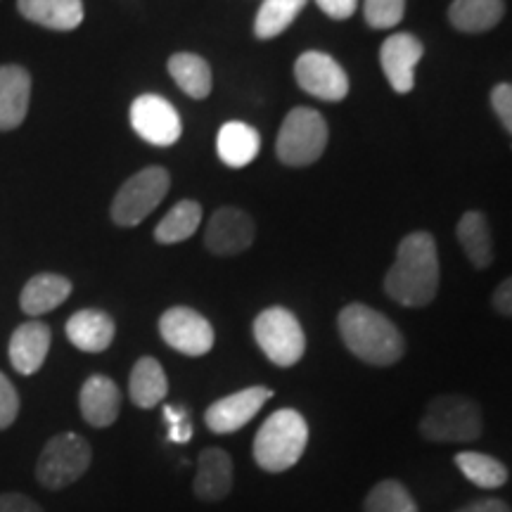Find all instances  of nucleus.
<instances>
[{
  "mask_svg": "<svg viewBox=\"0 0 512 512\" xmlns=\"http://www.w3.org/2000/svg\"><path fill=\"white\" fill-rule=\"evenodd\" d=\"M384 290L396 304L411 309L432 304L439 290V254L430 233H411L399 242Z\"/></svg>",
  "mask_w": 512,
  "mask_h": 512,
  "instance_id": "1",
  "label": "nucleus"
},
{
  "mask_svg": "<svg viewBox=\"0 0 512 512\" xmlns=\"http://www.w3.org/2000/svg\"><path fill=\"white\" fill-rule=\"evenodd\" d=\"M339 335L347 349L368 366H394L403 358L406 342L399 328L366 304H349L339 311Z\"/></svg>",
  "mask_w": 512,
  "mask_h": 512,
  "instance_id": "2",
  "label": "nucleus"
},
{
  "mask_svg": "<svg viewBox=\"0 0 512 512\" xmlns=\"http://www.w3.org/2000/svg\"><path fill=\"white\" fill-rule=\"evenodd\" d=\"M309 444V425L294 408H280L268 418L254 437V460L264 472L278 475L299 463Z\"/></svg>",
  "mask_w": 512,
  "mask_h": 512,
  "instance_id": "3",
  "label": "nucleus"
},
{
  "mask_svg": "<svg viewBox=\"0 0 512 512\" xmlns=\"http://www.w3.org/2000/svg\"><path fill=\"white\" fill-rule=\"evenodd\" d=\"M482 411L470 396L441 394L420 420V434L437 444H470L482 437Z\"/></svg>",
  "mask_w": 512,
  "mask_h": 512,
  "instance_id": "4",
  "label": "nucleus"
},
{
  "mask_svg": "<svg viewBox=\"0 0 512 512\" xmlns=\"http://www.w3.org/2000/svg\"><path fill=\"white\" fill-rule=\"evenodd\" d=\"M93 463V448L81 434L62 432L48 439L36 460V479L48 491H62L86 475Z\"/></svg>",
  "mask_w": 512,
  "mask_h": 512,
  "instance_id": "5",
  "label": "nucleus"
},
{
  "mask_svg": "<svg viewBox=\"0 0 512 512\" xmlns=\"http://www.w3.org/2000/svg\"><path fill=\"white\" fill-rule=\"evenodd\" d=\"M328 138L330 131L323 114L311 107H294L280 126L275 152L287 166H309L323 155Z\"/></svg>",
  "mask_w": 512,
  "mask_h": 512,
  "instance_id": "6",
  "label": "nucleus"
},
{
  "mask_svg": "<svg viewBox=\"0 0 512 512\" xmlns=\"http://www.w3.org/2000/svg\"><path fill=\"white\" fill-rule=\"evenodd\" d=\"M254 339L275 366L290 368L302 361L306 337L297 316L283 306H271L254 320Z\"/></svg>",
  "mask_w": 512,
  "mask_h": 512,
  "instance_id": "7",
  "label": "nucleus"
},
{
  "mask_svg": "<svg viewBox=\"0 0 512 512\" xmlns=\"http://www.w3.org/2000/svg\"><path fill=\"white\" fill-rule=\"evenodd\" d=\"M171 178L162 166L138 171L121 185L112 202V221L121 228H133L143 223L155 211L169 192Z\"/></svg>",
  "mask_w": 512,
  "mask_h": 512,
  "instance_id": "8",
  "label": "nucleus"
},
{
  "mask_svg": "<svg viewBox=\"0 0 512 512\" xmlns=\"http://www.w3.org/2000/svg\"><path fill=\"white\" fill-rule=\"evenodd\" d=\"M159 335L171 349L183 356H204L214 349V328L202 313L188 306H174L159 318Z\"/></svg>",
  "mask_w": 512,
  "mask_h": 512,
  "instance_id": "9",
  "label": "nucleus"
},
{
  "mask_svg": "<svg viewBox=\"0 0 512 512\" xmlns=\"http://www.w3.org/2000/svg\"><path fill=\"white\" fill-rule=\"evenodd\" d=\"M294 79L304 93L325 102H339L349 95V76L335 57L309 50L294 64Z\"/></svg>",
  "mask_w": 512,
  "mask_h": 512,
  "instance_id": "10",
  "label": "nucleus"
},
{
  "mask_svg": "<svg viewBox=\"0 0 512 512\" xmlns=\"http://www.w3.org/2000/svg\"><path fill=\"white\" fill-rule=\"evenodd\" d=\"M131 126L145 143L169 147L181 138L183 126L176 107L162 95H140L131 105Z\"/></svg>",
  "mask_w": 512,
  "mask_h": 512,
  "instance_id": "11",
  "label": "nucleus"
},
{
  "mask_svg": "<svg viewBox=\"0 0 512 512\" xmlns=\"http://www.w3.org/2000/svg\"><path fill=\"white\" fill-rule=\"evenodd\" d=\"M271 396L273 392L268 387L240 389V392L211 403L204 413V422L214 434H233L242 430L247 422H252L254 415L271 401Z\"/></svg>",
  "mask_w": 512,
  "mask_h": 512,
  "instance_id": "12",
  "label": "nucleus"
},
{
  "mask_svg": "<svg viewBox=\"0 0 512 512\" xmlns=\"http://www.w3.org/2000/svg\"><path fill=\"white\" fill-rule=\"evenodd\" d=\"M254 221L242 209L221 207L214 211L204 233V245L216 256H233L245 252L254 242Z\"/></svg>",
  "mask_w": 512,
  "mask_h": 512,
  "instance_id": "13",
  "label": "nucleus"
},
{
  "mask_svg": "<svg viewBox=\"0 0 512 512\" xmlns=\"http://www.w3.org/2000/svg\"><path fill=\"white\" fill-rule=\"evenodd\" d=\"M425 55V48L413 34H392L380 48L384 76L396 93L406 95L415 86V67Z\"/></svg>",
  "mask_w": 512,
  "mask_h": 512,
  "instance_id": "14",
  "label": "nucleus"
},
{
  "mask_svg": "<svg viewBox=\"0 0 512 512\" xmlns=\"http://www.w3.org/2000/svg\"><path fill=\"white\" fill-rule=\"evenodd\" d=\"M79 408L83 420L91 427L105 430L117 422L121 413V392L117 382L107 375H91L79 392Z\"/></svg>",
  "mask_w": 512,
  "mask_h": 512,
  "instance_id": "15",
  "label": "nucleus"
},
{
  "mask_svg": "<svg viewBox=\"0 0 512 512\" xmlns=\"http://www.w3.org/2000/svg\"><path fill=\"white\" fill-rule=\"evenodd\" d=\"M233 460L223 448H204L197 458L192 491L204 503H219L233 491Z\"/></svg>",
  "mask_w": 512,
  "mask_h": 512,
  "instance_id": "16",
  "label": "nucleus"
},
{
  "mask_svg": "<svg viewBox=\"0 0 512 512\" xmlns=\"http://www.w3.org/2000/svg\"><path fill=\"white\" fill-rule=\"evenodd\" d=\"M50 328L41 320H29L12 332L8 356L19 375H34L46 363L50 351Z\"/></svg>",
  "mask_w": 512,
  "mask_h": 512,
  "instance_id": "17",
  "label": "nucleus"
},
{
  "mask_svg": "<svg viewBox=\"0 0 512 512\" xmlns=\"http://www.w3.org/2000/svg\"><path fill=\"white\" fill-rule=\"evenodd\" d=\"M31 76L19 64L0 67V131L22 126L29 112Z\"/></svg>",
  "mask_w": 512,
  "mask_h": 512,
  "instance_id": "18",
  "label": "nucleus"
},
{
  "mask_svg": "<svg viewBox=\"0 0 512 512\" xmlns=\"http://www.w3.org/2000/svg\"><path fill=\"white\" fill-rule=\"evenodd\" d=\"M67 339L76 349L86 351V354H100V351L110 349L117 335V325L110 313L100 309H83L76 311L67 320Z\"/></svg>",
  "mask_w": 512,
  "mask_h": 512,
  "instance_id": "19",
  "label": "nucleus"
},
{
  "mask_svg": "<svg viewBox=\"0 0 512 512\" xmlns=\"http://www.w3.org/2000/svg\"><path fill=\"white\" fill-rule=\"evenodd\" d=\"M69 294H72V283L64 275L38 273L24 285L19 294V306L27 316H43L67 302Z\"/></svg>",
  "mask_w": 512,
  "mask_h": 512,
  "instance_id": "20",
  "label": "nucleus"
},
{
  "mask_svg": "<svg viewBox=\"0 0 512 512\" xmlns=\"http://www.w3.org/2000/svg\"><path fill=\"white\" fill-rule=\"evenodd\" d=\"M19 15L53 31H74L83 22L81 0H17Z\"/></svg>",
  "mask_w": 512,
  "mask_h": 512,
  "instance_id": "21",
  "label": "nucleus"
},
{
  "mask_svg": "<svg viewBox=\"0 0 512 512\" xmlns=\"http://www.w3.org/2000/svg\"><path fill=\"white\" fill-rule=\"evenodd\" d=\"M259 147V133L249 124H242V121L223 124L219 138H216V152H219L221 162L230 169H242V166L252 164L259 155Z\"/></svg>",
  "mask_w": 512,
  "mask_h": 512,
  "instance_id": "22",
  "label": "nucleus"
},
{
  "mask_svg": "<svg viewBox=\"0 0 512 512\" xmlns=\"http://www.w3.org/2000/svg\"><path fill=\"white\" fill-rule=\"evenodd\" d=\"M166 394H169V380H166L162 363L152 356L138 358V363L131 370V377H128L131 401L147 411V408H155L157 403H162Z\"/></svg>",
  "mask_w": 512,
  "mask_h": 512,
  "instance_id": "23",
  "label": "nucleus"
},
{
  "mask_svg": "<svg viewBox=\"0 0 512 512\" xmlns=\"http://www.w3.org/2000/svg\"><path fill=\"white\" fill-rule=\"evenodd\" d=\"M505 15L503 0H453L448 19L465 34H484L494 29Z\"/></svg>",
  "mask_w": 512,
  "mask_h": 512,
  "instance_id": "24",
  "label": "nucleus"
},
{
  "mask_svg": "<svg viewBox=\"0 0 512 512\" xmlns=\"http://www.w3.org/2000/svg\"><path fill=\"white\" fill-rule=\"evenodd\" d=\"M458 242L475 268H486L494 261V242H491L489 221L482 211H467L458 221Z\"/></svg>",
  "mask_w": 512,
  "mask_h": 512,
  "instance_id": "25",
  "label": "nucleus"
},
{
  "mask_svg": "<svg viewBox=\"0 0 512 512\" xmlns=\"http://www.w3.org/2000/svg\"><path fill=\"white\" fill-rule=\"evenodd\" d=\"M169 74L185 95L204 100L211 93V69L204 57L195 53H176L169 60Z\"/></svg>",
  "mask_w": 512,
  "mask_h": 512,
  "instance_id": "26",
  "label": "nucleus"
},
{
  "mask_svg": "<svg viewBox=\"0 0 512 512\" xmlns=\"http://www.w3.org/2000/svg\"><path fill=\"white\" fill-rule=\"evenodd\" d=\"M202 221V207L195 200H181L155 228V240L162 245H178L195 235Z\"/></svg>",
  "mask_w": 512,
  "mask_h": 512,
  "instance_id": "27",
  "label": "nucleus"
},
{
  "mask_svg": "<svg viewBox=\"0 0 512 512\" xmlns=\"http://www.w3.org/2000/svg\"><path fill=\"white\" fill-rule=\"evenodd\" d=\"M306 0H264L254 19V34L261 41L275 38L290 29V24L304 10Z\"/></svg>",
  "mask_w": 512,
  "mask_h": 512,
  "instance_id": "28",
  "label": "nucleus"
},
{
  "mask_svg": "<svg viewBox=\"0 0 512 512\" xmlns=\"http://www.w3.org/2000/svg\"><path fill=\"white\" fill-rule=\"evenodd\" d=\"M456 465L463 475L479 489H501L508 482V467L494 456L477 451H463L456 456Z\"/></svg>",
  "mask_w": 512,
  "mask_h": 512,
  "instance_id": "29",
  "label": "nucleus"
},
{
  "mask_svg": "<svg viewBox=\"0 0 512 512\" xmlns=\"http://www.w3.org/2000/svg\"><path fill=\"white\" fill-rule=\"evenodd\" d=\"M363 512H418V503L396 479H382L368 491Z\"/></svg>",
  "mask_w": 512,
  "mask_h": 512,
  "instance_id": "30",
  "label": "nucleus"
},
{
  "mask_svg": "<svg viewBox=\"0 0 512 512\" xmlns=\"http://www.w3.org/2000/svg\"><path fill=\"white\" fill-rule=\"evenodd\" d=\"M363 15L373 29H394L406 15V0H366Z\"/></svg>",
  "mask_w": 512,
  "mask_h": 512,
  "instance_id": "31",
  "label": "nucleus"
},
{
  "mask_svg": "<svg viewBox=\"0 0 512 512\" xmlns=\"http://www.w3.org/2000/svg\"><path fill=\"white\" fill-rule=\"evenodd\" d=\"M19 408H22V401H19L15 384L0 373V430H8L12 422L17 420Z\"/></svg>",
  "mask_w": 512,
  "mask_h": 512,
  "instance_id": "32",
  "label": "nucleus"
},
{
  "mask_svg": "<svg viewBox=\"0 0 512 512\" xmlns=\"http://www.w3.org/2000/svg\"><path fill=\"white\" fill-rule=\"evenodd\" d=\"M491 107H494L496 117L501 119L505 131L512 136V83H498L491 91Z\"/></svg>",
  "mask_w": 512,
  "mask_h": 512,
  "instance_id": "33",
  "label": "nucleus"
},
{
  "mask_svg": "<svg viewBox=\"0 0 512 512\" xmlns=\"http://www.w3.org/2000/svg\"><path fill=\"white\" fill-rule=\"evenodd\" d=\"M164 415L171 425V432H169L171 439L178 441V444H183V441H188L192 437V425H190L188 413H185V408L166 406Z\"/></svg>",
  "mask_w": 512,
  "mask_h": 512,
  "instance_id": "34",
  "label": "nucleus"
},
{
  "mask_svg": "<svg viewBox=\"0 0 512 512\" xmlns=\"http://www.w3.org/2000/svg\"><path fill=\"white\" fill-rule=\"evenodd\" d=\"M0 512H46L36 501L29 496L17 494V491H8L0 494Z\"/></svg>",
  "mask_w": 512,
  "mask_h": 512,
  "instance_id": "35",
  "label": "nucleus"
},
{
  "mask_svg": "<svg viewBox=\"0 0 512 512\" xmlns=\"http://www.w3.org/2000/svg\"><path fill=\"white\" fill-rule=\"evenodd\" d=\"M316 3L332 19H349L358 8V0H316Z\"/></svg>",
  "mask_w": 512,
  "mask_h": 512,
  "instance_id": "36",
  "label": "nucleus"
},
{
  "mask_svg": "<svg viewBox=\"0 0 512 512\" xmlns=\"http://www.w3.org/2000/svg\"><path fill=\"white\" fill-rule=\"evenodd\" d=\"M456 512H512V508L501 498H479V501L467 503Z\"/></svg>",
  "mask_w": 512,
  "mask_h": 512,
  "instance_id": "37",
  "label": "nucleus"
},
{
  "mask_svg": "<svg viewBox=\"0 0 512 512\" xmlns=\"http://www.w3.org/2000/svg\"><path fill=\"white\" fill-rule=\"evenodd\" d=\"M494 309L503 316L512 318V275L508 280H503L494 292Z\"/></svg>",
  "mask_w": 512,
  "mask_h": 512,
  "instance_id": "38",
  "label": "nucleus"
}]
</instances>
